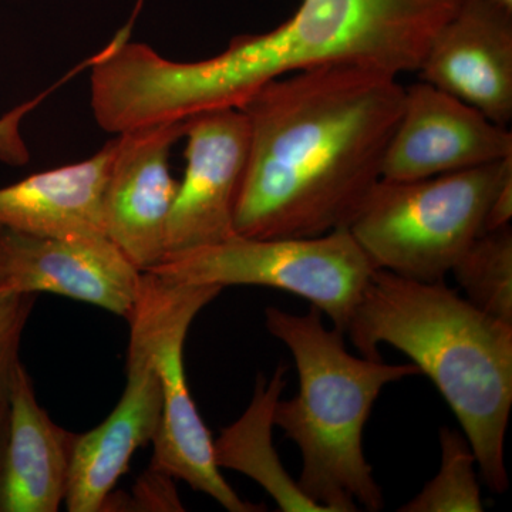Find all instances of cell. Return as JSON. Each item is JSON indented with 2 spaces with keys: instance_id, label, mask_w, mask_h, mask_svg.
Returning a JSON list of instances; mask_svg holds the SVG:
<instances>
[{
  "instance_id": "obj_15",
  "label": "cell",
  "mask_w": 512,
  "mask_h": 512,
  "mask_svg": "<svg viewBox=\"0 0 512 512\" xmlns=\"http://www.w3.org/2000/svg\"><path fill=\"white\" fill-rule=\"evenodd\" d=\"M114 148L116 140L87 160L0 188V227L53 237H106L103 197Z\"/></svg>"
},
{
  "instance_id": "obj_9",
  "label": "cell",
  "mask_w": 512,
  "mask_h": 512,
  "mask_svg": "<svg viewBox=\"0 0 512 512\" xmlns=\"http://www.w3.org/2000/svg\"><path fill=\"white\" fill-rule=\"evenodd\" d=\"M141 276L103 235L53 237L0 227V293H56L128 320Z\"/></svg>"
},
{
  "instance_id": "obj_14",
  "label": "cell",
  "mask_w": 512,
  "mask_h": 512,
  "mask_svg": "<svg viewBox=\"0 0 512 512\" xmlns=\"http://www.w3.org/2000/svg\"><path fill=\"white\" fill-rule=\"evenodd\" d=\"M76 439L37 402L20 362L0 423V512L59 511Z\"/></svg>"
},
{
  "instance_id": "obj_5",
  "label": "cell",
  "mask_w": 512,
  "mask_h": 512,
  "mask_svg": "<svg viewBox=\"0 0 512 512\" xmlns=\"http://www.w3.org/2000/svg\"><path fill=\"white\" fill-rule=\"evenodd\" d=\"M463 0H302L291 19L249 35L264 83L285 74L349 64L399 77L419 70L431 40Z\"/></svg>"
},
{
  "instance_id": "obj_13",
  "label": "cell",
  "mask_w": 512,
  "mask_h": 512,
  "mask_svg": "<svg viewBox=\"0 0 512 512\" xmlns=\"http://www.w3.org/2000/svg\"><path fill=\"white\" fill-rule=\"evenodd\" d=\"M163 410L160 377L143 333L130 326L127 383L116 409L100 426L77 436L66 504L70 512L106 510L111 491L138 448L156 436Z\"/></svg>"
},
{
  "instance_id": "obj_16",
  "label": "cell",
  "mask_w": 512,
  "mask_h": 512,
  "mask_svg": "<svg viewBox=\"0 0 512 512\" xmlns=\"http://www.w3.org/2000/svg\"><path fill=\"white\" fill-rule=\"evenodd\" d=\"M285 373L286 366L279 365L271 379L258 376L248 409L214 440L215 463L252 478L274 498L281 511L325 512L289 476L272 443L275 409L285 389Z\"/></svg>"
},
{
  "instance_id": "obj_19",
  "label": "cell",
  "mask_w": 512,
  "mask_h": 512,
  "mask_svg": "<svg viewBox=\"0 0 512 512\" xmlns=\"http://www.w3.org/2000/svg\"><path fill=\"white\" fill-rule=\"evenodd\" d=\"M35 302V293H0V423L8 406L13 375L20 363V340Z\"/></svg>"
},
{
  "instance_id": "obj_1",
  "label": "cell",
  "mask_w": 512,
  "mask_h": 512,
  "mask_svg": "<svg viewBox=\"0 0 512 512\" xmlns=\"http://www.w3.org/2000/svg\"><path fill=\"white\" fill-rule=\"evenodd\" d=\"M399 77L349 64L278 77L238 107L249 127L235 234L312 238L348 229L382 180L402 114Z\"/></svg>"
},
{
  "instance_id": "obj_10",
  "label": "cell",
  "mask_w": 512,
  "mask_h": 512,
  "mask_svg": "<svg viewBox=\"0 0 512 512\" xmlns=\"http://www.w3.org/2000/svg\"><path fill=\"white\" fill-rule=\"evenodd\" d=\"M184 131L185 120L168 121L114 138L103 197L104 234L141 272L165 258V232L178 190L168 158Z\"/></svg>"
},
{
  "instance_id": "obj_8",
  "label": "cell",
  "mask_w": 512,
  "mask_h": 512,
  "mask_svg": "<svg viewBox=\"0 0 512 512\" xmlns=\"http://www.w3.org/2000/svg\"><path fill=\"white\" fill-rule=\"evenodd\" d=\"M183 137L187 167L167 222L165 258L237 235L235 208L247 173L249 127L241 110L195 114Z\"/></svg>"
},
{
  "instance_id": "obj_6",
  "label": "cell",
  "mask_w": 512,
  "mask_h": 512,
  "mask_svg": "<svg viewBox=\"0 0 512 512\" xmlns=\"http://www.w3.org/2000/svg\"><path fill=\"white\" fill-rule=\"evenodd\" d=\"M375 266L349 229L312 238H249L167 256L150 269L177 284L256 285L295 293L326 313L345 333Z\"/></svg>"
},
{
  "instance_id": "obj_12",
  "label": "cell",
  "mask_w": 512,
  "mask_h": 512,
  "mask_svg": "<svg viewBox=\"0 0 512 512\" xmlns=\"http://www.w3.org/2000/svg\"><path fill=\"white\" fill-rule=\"evenodd\" d=\"M421 82L464 101L498 126L512 120V9L463 0L431 40Z\"/></svg>"
},
{
  "instance_id": "obj_7",
  "label": "cell",
  "mask_w": 512,
  "mask_h": 512,
  "mask_svg": "<svg viewBox=\"0 0 512 512\" xmlns=\"http://www.w3.org/2000/svg\"><path fill=\"white\" fill-rule=\"evenodd\" d=\"M220 286L177 284L151 272L141 276L130 326L143 333L160 377L163 410L154 436L151 470L161 471L210 495L231 512L262 511L248 503L222 477L215 463L214 440L188 389L184 345L192 320L220 295Z\"/></svg>"
},
{
  "instance_id": "obj_2",
  "label": "cell",
  "mask_w": 512,
  "mask_h": 512,
  "mask_svg": "<svg viewBox=\"0 0 512 512\" xmlns=\"http://www.w3.org/2000/svg\"><path fill=\"white\" fill-rule=\"evenodd\" d=\"M345 333L367 359H382L379 345L409 356L456 414L487 487L507 491L511 323L481 311L444 281H414L376 269Z\"/></svg>"
},
{
  "instance_id": "obj_3",
  "label": "cell",
  "mask_w": 512,
  "mask_h": 512,
  "mask_svg": "<svg viewBox=\"0 0 512 512\" xmlns=\"http://www.w3.org/2000/svg\"><path fill=\"white\" fill-rule=\"evenodd\" d=\"M265 325L298 369V393L279 400L274 423L301 450L299 487L325 512L383 510L382 488L363 453V430L384 386L420 375L419 369L350 355L345 333L326 328L313 305L305 315L269 306Z\"/></svg>"
},
{
  "instance_id": "obj_20",
  "label": "cell",
  "mask_w": 512,
  "mask_h": 512,
  "mask_svg": "<svg viewBox=\"0 0 512 512\" xmlns=\"http://www.w3.org/2000/svg\"><path fill=\"white\" fill-rule=\"evenodd\" d=\"M45 96L46 94H40L0 117V164L10 167H25L29 164L30 151L23 138L22 123Z\"/></svg>"
},
{
  "instance_id": "obj_21",
  "label": "cell",
  "mask_w": 512,
  "mask_h": 512,
  "mask_svg": "<svg viewBox=\"0 0 512 512\" xmlns=\"http://www.w3.org/2000/svg\"><path fill=\"white\" fill-rule=\"evenodd\" d=\"M512 218V171L505 175L503 183L495 191L485 215L483 232L508 227Z\"/></svg>"
},
{
  "instance_id": "obj_4",
  "label": "cell",
  "mask_w": 512,
  "mask_h": 512,
  "mask_svg": "<svg viewBox=\"0 0 512 512\" xmlns=\"http://www.w3.org/2000/svg\"><path fill=\"white\" fill-rule=\"evenodd\" d=\"M512 157L413 181L380 180L349 225L376 269L414 281H444L483 234L495 191Z\"/></svg>"
},
{
  "instance_id": "obj_17",
  "label": "cell",
  "mask_w": 512,
  "mask_h": 512,
  "mask_svg": "<svg viewBox=\"0 0 512 512\" xmlns=\"http://www.w3.org/2000/svg\"><path fill=\"white\" fill-rule=\"evenodd\" d=\"M468 301L512 325V229L478 235L453 269Z\"/></svg>"
},
{
  "instance_id": "obj_22",
  "label": "cell",
  "mask_w": 512,
  "mask_h": 512,
  "mask_svg": "<svg viewBox=\"0 0 512 512\" xmlns=\"http://www.w3.org/2000/svg\"><path fill=\"white\" fill-rule=\"evenodd\" d=\"M495 2L500 3V5L505 6V8L512 9V0H495Z\"/></svg>"
},
{
  "instance_id": "obj_11",
  "label": "cell",
  "mask_w": 512,
  "mask_h": 512,
  "mask_svg": "<svg viewBox=\"0 0 512 512\" xmlns=\"http://www.w3.org/2000/svg\"><path fill=\"white\" fill-rule=\"evenodd\" d=\"M512 157V133L474 107L426 82L404 93L386 148L382 178L413 181Z\"/></svg>"
},
{
  "instance_id": "obj_18",
  "label": "cell",
  "mask_w": 512,
  "mask_h": 512,
  "mask_svg": "<svg viewBox=\"0 0 512 512\" xmlns=\"http://www.w3.org/2000/svg\"><path fill=\"white\" fill-rule=\"evenodd\" d=\"M441 466L433 480L400 512H481L483 495L478 483L477 458L466 437L457 430H440Z\"/></svg>"
}]
</instances>
